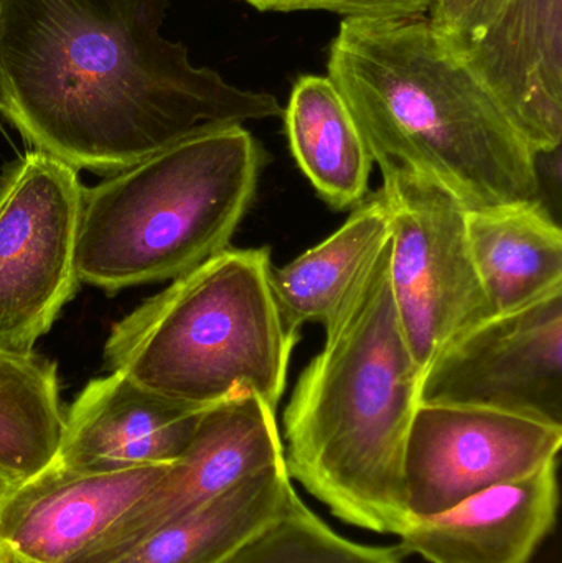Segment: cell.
<instances>
[{
    "label": "cell",
    "mask_w": 562,
    "mask_h": 563,
    "mask_svg": "<svg viewBox=\"0 0 562 563\" xmlns=\"http://www.w3.org/2000/svg\"><path fill=\"white\" fill-rule=\"evenodd\" d=\"M78 170L26 152L0 184V353L32 354L78 288Z\"/></svg>",
    "instance_id": "52a82bcc"
},
{
    "label": "cell",
    "mask_w": 562,
    "mask_h": 563,
    "mask_svg": "<svg viewBox=\"0 0 562 563\" xmlns=\"http://www.w3.org/2000/svg\"><path fill=\"white\" fill-rule=\"evenodd\" d=\"M537 155L562 141V0H482L455 53Z\"/></svg>",
    "instance_id": "8fae6325"
},
{
    "label": "cell",
    "mask_w": 562,
    "mask_h": 563,
    "mask_svg": "<svg viewBox=\"0 0 562 563\" xmlns=\"http://www.w3.org/2000/svg\"><path fill=\"white\" fill-rule=\"evenodd\" d=\"M389 213V284L409 351L421 373L459 336L492 314L471 246L467 210L434 181L382 162Z\"/></svg>",
    "instance_id": "8992f818"
},
{
    "label": "cell",
    "mask_w": 562,
    "mask_h": 563,
    "mask_svg": "<svg viewBox=\"0 0 562 563\" xmlns=\"http://www.w3.org/2000/svg\"><path fill=\"white\" fill-rule=\"evenodd\" d=\"M15 479L9 478V476L2 475L0 473V505H2L3 499H5V496L9 495L10 492H12L13 486H15Z\"/></svg>",
    "instance_id": "603a6c76"
},
{
    "label": "cell",
    "mask_w": 562,
    "mask_h": 563,
    "mask_svg": "<svg viewBox=\"0 0 562 563\" xmlns=\"http://www.w3.org/2000/svg\"><path fill=\"white\" fill-rule=\"evenodd\" d=\"M279 465H286L283 439L276 409L266 400L241 393L208 407L187 449L154 488L69 563H108L244 479Z\"/></svg>",
    "instance_id": "30bf717a"
},
{
    "label": "cell",
    "mask_w": 562,
    "mask_h": 563,
    "mask_svg": "<svg viewBox=\"0 0 562 563\" xmlns=\"http://www.w3.org/2000/svg\"><path fill=\"white\" fill-rule=\"evenodd\" d=\"M419 404L478 407L562 427V288L452 341L422 374Z\"/></svg>",
    "instance_id": "ba28073f"
},
{
    "label": "cell",
    "mask_w": 562,
    "mask_h": 563,
    "mask_svg": "<svg viewBox=\"0 0 562 563\" xmlns=\"http://www.w3.org/2000/svg\"><path fill=\"white\" fill-rule=\"evenodd\" d=\"M263 12H304L322 10L345 19L399 20L421 19L434 0H244Z\"/></svg>",
    "instance_id": "44dd1931"
},
{
    "label": "cell",
    "mask_w": 562,
    "mask_h": 563,
    "mask_svg": "<svg viewBox=\"0 0 562 563\" xmlns=\"http://www.w3.org/2000/svg\"><path fill=\"white\" fill-rule=\"evenodd\" d=\"M296 495L286 465L273 466L194 515L152 532L108 563H223L279 518Z\"/></svg>",
    "instance_id": "ac0fdd59"
},
{
    "label": "cell",
    "mask_w": 562,
    "mask_h": 563,
    "mask_svg": "<svg viewBox=\"0 0 562 563\" xmlns=\"http://www.w3.org/2000/svg\"><path fill=\"white\" fill-rule=\"evenodd\" d=\"M271 269L269 247H227L115 323L106 367L181 406L254 393L277 410L299 334L280 317Z\"/></svg>",
    "instance_id": "277c9868"
},
{
    "label": "cell",
    "mask_w": 562,
    "mask_h": 563,
    "mask_svg": "<svg viewBox=\"0 0 562 563\" xmlns=\"http://www.w3.org/2000/svg\"><path fill=\"white\" fill-rule=\"evenodd\" d=\"M392 236L332 318L284 412L287 475L335 518L376 534L411 526L405 452L422 373L389 284Z\"/></svg>",
    "instance_id": "7a4b0ae2"
},
{
    "label": "cell",
    "mask_w": 562,
    "mask_h": 563,
    "mask_svg": "<svg viewBox=\"0 0 562 563\" xmlns=\"http://www.w3.org/2000/svg\"><path fill=\"white\" fill-rule=\"evenodd\" d=\"M205 410L164 399L124 374L92 379L65 412L53 465L73 472L170 465Z\"/></svg>",
    "instance_id": "4fadbf2b"
},
{
    "label": "cell",
    "mask_w": 562,
    "mask_h": 563,
    "mask_svg": "<svg viewBox=\"0 0 562 563\" xmlns=\"http://www.w3.org/2000/svg\"><path fill=\"white\" fill-rule=\"evenodd\" d=\"M562 427L478 407L419 404L405 452L412 519L557 462Z\"/></svg>",
    "instance_id": "9c48e42d"
},
{
    "label": "cell",
    "mask_w": 562,
    "mask_h": 563,
    "mask_svg": "<svg viewBox=\"0 0 562 563\" xmlns=\"http://www.w3.org/2000/svg\"><path fill=\"white\" fill-rule=\"evenodd\" d=\"M65 426L56 364L0 353V473L23 482L55 462Z\"/></svg>",
    "instance_id": "d6986e66"
},
{
    "label": "cell",
    "mask_w": 562,
    "mask_h": 563,
    "mask_svg": "<svg viewBox=\"0 0 562 563\" xmlns=\"http://www.w3.org/2000/svg\"><path fill=\"white\" fill-rule=\"evenodd\" d=\"M168 0H0V112L35 151L118 174L207 129L283 115L162 35Z\"/></svg>",
    "instance_id": "6da1fadb"
},
{
    "label": "cell",
    "mask_w": 562,
    "mask_h": 563,
    "mask_svg": "<svg viewBox=\"0 0 562 563\" xmlns=\"http://www.w3.org/2000/svg\"><path fill=\"white\" fill-rule=\"evenodd\" d=\"M389 213L382 191L366 198L326 241L271 269V288L290 333L310 321L326 324L388 243Z\"/></svg>",
    "instance_id": "e0dca14e"
},
{
    "label": "cell",
    "mask_w": 562,
    "mask_h": 563,
    "mask_svg": "<svg viewBox=\"0 0 562 563\" xmlns=\"http://www.w3.org/2000/svg\"><path fill=\"white\" fill-rule=\"evenodd\" d=\"M223 563H403V554L396 545L359 544L337 534L296 495Z\"/></svg>",
    "instance_id": "ffe728a7"
},
{
    "label": "cell",
    "mask_w": 562,
    "mask_h": 563,
    "mask_svg": "<svg viewBox=\"0 0 562 563\" xmlns=\"http://www.w3.org/2000/svg\"><path fill=\"white\" fill-rule=\"evenodd\" d=\"M168 465L73 472L49 465L0 505V549L15 563H69L137 505Z\"/></svg>",
    "instance_id": "7c38bea8"
},
{
    "label": "cell",
    "mask_w": 562,
    "mask_h": 563,
    "mask_svg": "<svg viewBox=\"0 0 562 563\" xmlns=\"http://www.w3.org/2000/svg\"><path fill=\"white\" fill-rule=\"evenodd\" d=\"M482 0H434L429 10V26L451 55L461 49L474 25Z\"/></svg>",
    "instance_id": "7402d4cb"
},
{
    "label": "cell",
    "mask_w": 562,
    "mask_h": 563,
    "mask_svg": "<svg viewBox=\"0 0 562 563\" xmlns=\"http://www.w3.org/2000/svg\"><path fill=\"white\" fill-rule=\"evenodd\" d=\"M0 563H15L12 561V559L9 558V555L5 554V552L0 549Z\"/></svg>",
    "instance_id": "cb8c5ba5"
},
{
    "label": "cell",
    "mask_w": 562,
    "mask_h": 563,
    "mask_svg": "<svg viewBox=\"0 0 562 563\" xmlns=\"http://www.w3.org/2000/svg\"><path fill=\"white\" fill-rule=\"evenodd\" d=\"M283 118L294 158L319 197L335 210L360 207L375 158L332 79H297Z\"/></svg>",
    "instance_id": "2e32d148"
},
{
    "label": "cell",
    "mask_w": 562,
    "mask_h": 563,
    "mask_svg": "<svg viewBox=\"0 0 562 563\" xmlns=\"http://www.w3.org/2000/svg\"><path fill=\"white\" fill-rule=\"evenodd\" d=\"M469 246L492 314L562 288V231L543 200L467 210Z\"/></svg>",
    "instance_id": "9a60e30c"
},
{
    "label": "cell",
    "mask_w": 562,
    "mask_h": 563,
    "mask_svg": "<svg viewBox=\"0 0 562 563\" xmlns=\"http://www.w3.org/2000/svg\"><path fill=\"white\" fill-rule=\"evenodd\" d=\"M263 151L243 125L197 132L85 188L79 282L106 291L175 280L230 247Z\"/></svg>",
    "instance_id": "5b68a950"
},
{
    "label": "cell",
    "mask_w": 562,
    "mask_h": 563,
    "mask_svg": "<svg viewBox=\"0 0 562 563\" xmlns=\"http://www.w3.org/2000/svg\"><path fill=\"white\" fill-rule=\"evenodd\" d=\"M558 505L557 460L438 515L416 518L396 548L429 563H530L557 525Z\"/></svg>",
    "instance_id": "5bb4252c"
},
{
    "label": "cell",
    "mask_w": 562,
    "mask_h": 563,
    "mask_svg": "<svg viewBox=\"0 0 562 563\" xmlns=\"http://www.w3.org/2000/svg\"><path fill=\"white\" fill-rule=\"evenodd\" d=\"M329 78L375 164L416 172L465 210L541 200L537 152L428 19H345Z\"/></svg>",
    "instance_id": "3957f363"
}]
</instances>
